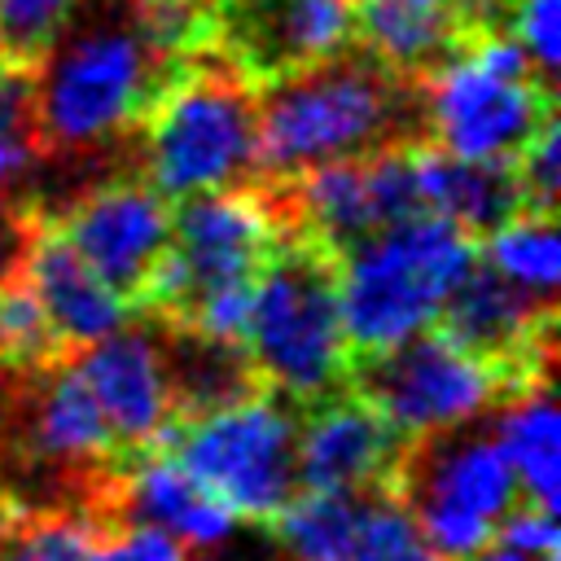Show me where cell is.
<instances>
[{
	"label": "cell",
	"instance_id": "obj_25",
	"mask_svg": "<svg viewBox=\"0 0 561 561\" xmlns=\"http://www.w3.org/2000/svg\"><path fill=\"white\" fill-rule=\"evenodd\" d=\"M105 526L75 513H31L0 526V561H101Z\"/></svg>",
	"mask_w": 561,
	"mask_h": 561
},
{
	"label": "cell",
	"instance_id": "obj_29",
	"mask_svg": "<svg viewBox=\"0 0 561 561\" xmlns=\"http://www.w3.org/2000/svg\"><path fill=\"white\" fill-rule=\"evenodd\" d=\"M513 175L522 184L526 210H548L552 215L557 188H561V131H557V118H548L526 140V149L513 158Z\"/></svg>",
	"mask_w": 561,
	"mask_h": 561
},
{
	"label": "cell",
	"instance_id": "obj_22",
	"mask_svg": "<svg viewBox=\"0 0 561 561\" xmlns=\"http://www.w3.org/2000/svg\"><path fill=\"white\" fill-rule=\"evenodd\" d=\"M158 346H162V364H167L175 421L210 412L219 403H232V399L259 390V377L237 342H215V337H202V333L175 324V333L158 337Z\"/></svg>",
	"mask_w": 561,
	"mask_h": 561
},
{
	"label": "cell",
	"instance_id": "obj_16",
	"mask_svg": "<svg viewBox=\"0 0 561 561\" xmlns=\"http://www.w3.org/2000/svg\"><path fill=\"white\" fill-rule=\"evenodd\" d=\"M18 276L44 307L61 346H88L127 324V298L114 294L57 232V224H35L22 241Z\"/></svg>",
	"mask_w": 561,
	"mask_h": 561
},
{
	"label": "cell",
	"instance_id": "obj_8",
	"mask_svg": "<svg viewBox=\"0 0 561 561\" xmlns=\"http://www.w3.org/2000/svg\"><path fill=\"white\" fill-rule=\"evenodd\" d=\"M162 447L232 517L272 522L298 491V403L276 390H250L210 412L171 425Z\"/></svg>",
	"mask_w": 561,
	"mask_h": 561
},
{
	"label": "cell",
	"instance_id": "obj_5",
	"mask_svg": "<svg viewBox=\"0 0 561 561\" xmlns=\"http://www.w3.org/2000/svg\"><path fill=\"white\" fill-rule=\"evenodd\" d=\"M136 127L145 175L167 202L228 188L259 167V105L232 66L167 75Z\"/></svg>",
	"mask_w": 561,
	"mask_h": 561
},
{
	"label": "cell",
	"instance_id": "obj_10",
	"mask_svg": "<svg viewBox=\"0 0 561 561\" xmlns=\"http://www.w3.org/2000/svg\"><path fill=\"white\" fill-rule=\"evenodd\" d=\"M280 241V210L250 188H206L171 210V245L158 259L140 307L175 320L197 294L254 285L263 259Z\"/></svg>",
	"mask_w": 561,
	"mask_h": 561
},
{
	"label": "cell",
	"instance_id": "obj_26",
	"mask_svg": "<svg viewBox=\"0 0 561 561\" xmlns=\"http://www.w3.org/2000/svg\"><path fill=\"white\" fill-rule=\"evenodd\" d=\"M346 561H443V557L430 548V539L416 530V522L390 491H373L364 500V517Z\"/></svg>",
	"mask_w": 561,
	"mask_h": 561
},
{
	"label": "cell",
	"instance_id": "obj_15",
	"mask_svg": "<svg viewBox=\"0 0 561 561\" xmlns=\"http://www.w3.org/2000/svg\"><path fill=\"white\" fill-rule=\"evenodd\" d=\"M75 359L79 377L88 381L118 451H145L158 447L175 425V403L167 386V364L158 333L149 329H114L88 346Z\"/></svg>",
	"mask_w": 561,
	"mask_h": 561
},
{
	"label": "cell",
	"instance_id": "obj_4",
	"mask_svg": "<svg viewBox=\"0 0 561 561\" xmlns=\"http://www.w3.org/2000/svg\"><path fill=\"white\" fill-rule=\"evenodd\" d=\"M162 61L131 18L92 22L75 35H57L31 66V123L35 140L61 153L96 149L136 127L153 92L162 88Z\"/></svg>",
	"mask_w": 561,
	"mask_h": 561
},
{
	"label": "cell",
	"instance_id": "obj_21",
	"mask_svg": "<svg viewBox=\"0 0 561 561\" xmlns=\"http://www.w3.org/2000/svg\"><path fill=\"white\" fill-rule=\"evenodd\" d=\"M561 416L552 408V390L548 381H530L522 390H513V399L500 408L495 416V443L522 486L526 500L557 508L561 500Z\"/></svg>",
	"mask_w": 561,
	"mask_h": 561
},
{
	"label": "cell",
	"instance_id": "obj_6",
	"mask_svg": "<svg viewBox=\"0 0 561 561\" xmlns=\"http://www.w3.org/2000/svg\"><path fill=\"white\" fill-rule=\"evenodd\" d=\"M548 118L552 88L500 26L460 39L425 79V127L469 162H513Z\"/></svg>",
	"mask_w": 561,
	"mask_h": 561
},
{
	"label": "cell",
	"instance_id": "obj_23",
	"mask_svg": "<svg viewBox=\"0 0 561 561\" xmlns=\"http://www.w3.org/2000/svg\"><path fill=\"white\" fill-rule=\"evenodd\" d=\"M368 495L307 491L298 486L272 517V530L289 561H346Z\"/></svg>",
	"mask_w": 561,
	"mask_h": 561
},
{
	"label": "cell",
	"instance_id": "obj_9",
	"mask_svg": "<svg viewBox=\"0 0 561 561\" xmlns=\"http://www.w3.org/2000/svg\"><path fill=\"white\" fill-rule=\"evenodd\" d=\"M346 381L403 438L473 425L504 394L522 390L495 359L469 351L443 329H421L394 346L351 355Z\"/></svg>",
	"mask_w": 561,
	"mask_h": 561
},
{
	"label": "cell",
	"instance_id": "obj_14",
	"mask_svg": "<svg viewBox=\"0 0 561 561\" xmlns=\"http://www.w3.org/2000/svg\"><path fill=\"white\" fill-rule=\"evenodd\" d=\"M232 70L245 79H280L355 39V0H228L215 26Z\"/></svg>",
	"mask_w": 561,
	"mask_h": 561
},
{
	"label": "cell",
	"instance_id": "obj_19",
	"mask_svg": "<svg viewBox=\"0 0 561 561\" xmlns=\"http://www.w3.org/2000/svg\"><path fill=\"white\" fill-rule=\"evenodd\" d=\"M26 443H31L35 460L66 465V469L101 465L110 451H118L88 381L75 368V359L53 364L39 377V390L31 399V412H26Z\"/></svg>",
	"mask_w": 561,
	"mask_h": 561
},
{
	"label": "cell",
	"instance_id": "obj_7",
	"mask_svg": "<svg viewBox=\"0 0 561 561\" xmlns=\"http://www.w3.org/2000/svg\"><path fill=\"white\" fill-rule=\"evenodd\" d=\"M443 561H465L486 548L522 486L491 430H434L403 443L386 486Z\"/></svg>",
	"mask_w": 561,
	"mask_h": 561
},
{
	"label": "cell",
	"instance_id": "obj_27",
	"mask_svg": "<svg viewBox=\"0 0 561 561\" xmlns=\"http://www.w3.org/2000/svg\"><path fill=\"white\" fill-rule=\"evenodd\" d=\"M83 0H0V57L31 70L70 26Z\"/></svg>",
	"mask_w": 561,
	"mask_h": 561
},
{
	"label": "cell",
	"instance_id": "obj_35",
	"mask_svg": "<svg viewBox=\"0 0 561 561\" xmlns=\"http://www.w3.org/2000/svg\"><path fill=\"white\" fill-rule=\"evenodd\" d=\"M18 70H22V66H9V61H4V57H0V88H4V83H9V79H13V75H18Z\"/></svg>",
	"mask_w": 561,
	"mask_h": 561
},
{
	"label": "cell",
	"instance_id": "obj_1",
	"mask_svg": "<svg viewBox=\"0 0 561 561\" xmlns=\"http://www.w3.org/2000/svg\"><path fill=\"white\" fill-rule=\"evenodd\" d=\"M373 57H324L267 83L259 105V167L298 175L333 158H359L403 145L412 88Z\"/></svg>",
	"mask_w": 561,
	"mask_h": 561
},
{
	"label": "cell",
	"instance_id": "obj_13",
	"mask_svg": "<svg viewBox=\"0 0 561 561\" xmlns=\"http://www.w3.org/2000/svg\"><path fill=\"white\" fill-rule=\"evenodd\" d=\"M403 434L355 390H333L298 412V486L373 495L386 491Z\"/></svg>",
	"mask_w": 561,
	"mask_h": 561
},
{
	"label": "cell",
	"instance_id": "obj_12",
	"mask_svg": "<svg viewBox=\"0 0 561 561\" xmlns=\"http://www.w3.org/2000/svg\"><path fill=\"white\" fill-rule=\"evenodd\" d=\"M57 232L114 294L127 298V307H140L149 276L171 245V202L149 180H114L83 193L61 215Z\"/></svg>",
	"mask_w": 561,
	"mask_h": 561
},
{
	"label": "cell",
	"instance_id": "obj_3",
	"mask_svg": "<svg viewBox=\"0 0 561 561\" xmlns=\"http://www.w3.org/2000/svg\"><path fill=\"white\" fill-rule=\"evenodd\" d=\"M241 351L254 377L294 403L346 386L351 342L342 329L333 250L311 237L276 241L254 276Z\"/></svg>",
	"mask_w": 561,
	"mask_h": 561
},
{
	"label": "cell",
	"instance_id": "obj_30",
	"mask_svg": "<svg viewBox=\"0 0 561 561\" xmlns=\"http://www.w3.org/2000/svg\"><path fill=\"white\" fill-rule=\"evenodd\" d=\"M504 18L530 66L539 75H552L561 61V0H513Z\"/></svg>",
	"mask_w": 561,
	"mask_h": 561
},
{
	"label": "cell",
	"instance_id": "obj_33",
	"mask_svg": "<svg viewBox=\"0 0 561 561\" xmlns=\"http://www.w3.org/2000/svg\"><path fill=\"white\" fill-rule=\"evenodd\" d=\"M443 4H447V13L456 18L460 35L469 39V35H478V31H495V26L504 22V13H508L513 0H443Z\"/></svg>",
	"mask_w": 561,
	"mask_h": 561
},
{
	"label": "cell",
	"instance_id": "obj_18",
	"mask_svg": "<svg viewBox=\"0 0 561 561\" xmlns=\"http://www.w3.org/2000/svg\"><path fill=\"white\" fill-rule=\"evenodd\" d=\"M412 171H416L421 210H434L473 237L526 210L513 162H469L447 149L412 145Z\"/></svg>",
	"mask_w": 561,
	"mask_h": 561
},
{
	"label": "cell",
	"instance_id": "obj_36",
	"mask_svg": "<svg viewBox=\"0 0 561 561\" xmlns=\"http://www.w3.org/2000/svg\"><path fill=\"white\" fill-rule=\"evenodd\" d=\"M206 4H228V0H206Z\"/></svg>",
	"mask_w": 561,
	"mask_h": 561
},
{
	"label": "cell",
	"instance_id": "obj_34",
	"mask_svg": "<svg viewBox=\"0 0 561 561\" xmlns=\"http://www.w3.org/2000/svg\"><path fill=\"white\" fill-rule=\"evenodd\" d=\"M465 561H539V557H526V552H517V548H504V543H486V548H478L473 557H465Z\"/></svg>",
	"mask_w": 561,
	"mask_h": 561
},
{
	"label": "cell",
	"instance_id": "obj_17",
	"mask_svg": "<svg viewBox=\"0 0 561 561\" xmlns=\"http://www.w3.org/2000/svg\"><path fill=\"white\" fill-rule=\"evenodd\" d=\"M118 500L127 508L131 522H149L171 530L175 539H184L188 548H219L232 539L237 517L228 504H219L180 460L171 447H145L136 451Z\"/></svg>",
	"mask_w": 561,
	"mask_h": 561
},
{
	"label": "cell",
	"instance_id": "obj_20",
	"mask_svg": "<svg viewBox=\"0 0 561 561\" xmlns=\"http://www.w3.org/2000/svg\"><path fill=\"white\" fill-rule=\"evenodd\" d=\"M355 35L394 75L434 70L465 39L443 0H355Z\"/></svg>",
	"mask_w": 561,
	"mask_h": 561
},
{
	"label": "cell",
	"instance_id": "obj_24",
	"mask_svg": "<svg viewBox=\"0 0 561 561\" xmlns=\"http://www.w3.org/2000/svg\"><path fill=\"white\" fill-rule=\"evenodd\" d=\"M478 259L495 267L504 280H513L517 289L552 302L561 280V237L548 210H517L500 228L482 232Z\"/></svg>",
	"mask_w": 561,
	"mask_h": 561
},
{
	"label": "cell",
	"instance_id": "obj_28",
	"mask_svg": "<svg viewBox=\"0 0 561 561\" xmlns=\"http://www.w3.org/2000/svg\"><path fill=\"white\" fill-rule=\"evenodd\" d=\"M35 149H39V140H35V123H31V70H18L0 88V193L13 180H22Z\"/></svg>",
	"mask_w": 561,
	"mask_h": 561
},
{
	"label": "cell",
	"instance_id": "obj_31",
	"mask_svg": "<svg viewBox=\"0 0 561 561\" xmlns=\"http://www.w3.org/2000/svg\"><path fill=\"white\" fill-rule=\"evenodd\" d=\"M101 561H193V548L184 539H175L171 530H162V526L127 517L123 526L105 530Z\"/></svg>",
	"mask_w": 561,
	"mask_h": 561
},
{
	"label": "cell",
	"instance_id": "obj_32",
	"mask_svg": "<svg viewBox=\"0 0 561 561\" xmlns=\"http://www.w3.org/2000/svg\"><path fill=\"white\" fill-rule=\"evenodd\" d=\"M557 535H561L557 508L535 504V500H517V504L504 513V522H500V530H495V543L517 548V552L539 557V561H557Z\"/></svg>",
	"mask_w": 561,
	"mask_h": 561
},
{
	"label": "cell",
	"instance_id": "obj_11",
	"mask_svg": "<svg viewBox=\"0 0 561 561\" xmlns=\"http://www.w3.org/2000/svg\"><path fill=\"white\" fill-rule=\"evenodd\" d=\"M294 180L289 219L302 224V237L320 241L324 250H346L351 241L368 237L381 224H394L421 210L416 171H412V140L386 145L359 158H333L307 167Z\"/></svg>",
	"mask_w": 561,
	"mask_h": 561
},
{
	"label": "cell",
	"instance_id": "obj_2",
	"mask_svg": "<svg viewBox=\"0 0 561 561\" xmlns=\"http://www.w3.org/2000/svg\"><path fill=\"white\" fill-rule=\"evenodd\" d=\"M337 259V302L351 355L434 329L447 294L473 267L478 241L460 224L412 210L351 241Z\"/></svg>",
	"mask_w": 561,
	"mask_h": 561
}]
</instances>
